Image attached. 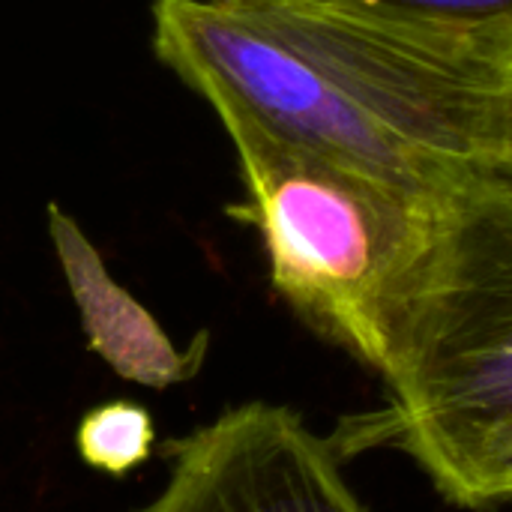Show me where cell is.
I'll return each instance as SVG.
<instances>
[{"label": "cell", "instance_id": "52a82bcc", "mask_svg": "<svg viewBox=\"0 0 512 512\" xmlns=\"http://www.w3.org/2000/svg\"><path fill=\"white\" fill-rule=\"evenodd\" d=\"M414 27L512 45V0H342Z\"/></svg>", "mask_w": 512, "mask_h": 512}, {"label": "cell", "instance_id": "9c48e42d", "mask_svg": "<svg viewBox=\"0 0 512 512\" xmlns=\"http://www.w3.org/2000/svg\"><path fill=\"white\" fill-rule=\"evenodd\" d=\"M501 498H504V501H512V471H510V477L504 480V492H501Z\"/></svg>", "mask_w": 512, "mask_h": 512}, {"label": "cell", "instance_id": "7a4b0ae2", "mask_svg": "<svg viewBox=\"0 0 512 512\" xmlns=\"http://www.w3.org/2000/svg\"><path fill=\"white\" fill-rule=\"evenodd\" d=\"M387 405L354 444L396 447L471 510L512 471V168L489 162L441 201L438 234L384 369Z\"/></svg>", "mask_w": 512, "mask_h": 512}, {"label": "cell", "instance_id": "5b68a950", "mask_svg": "<svg viewBox=\"0 0 512 512\" xmlns=\"http://www.w3.org/2000/svg\"><path fill=\"white\" fill-rule=\"evenodd\" d=\"M48 237L57 252L63 279L78 306L87 345L123 381L165 390L201 372L210 333L201 330L189 348H174L159 321L111 279L102 255L84 228L60 204H48Z\"/></svg>", "mask_w": 512, "mask_h": 512}, {"label": "cell", "instance_id": "8992f818", "mask_svg": "<svg viewBox=\"0 0 512 512\" xmlns=\"http://www.w3.org/2000/svg\"><path fill=\"white\" fill-rule=\"evenodd\" d=\"M75 444L90 468L108 477H126L153 456V417L147 408L126 399L96 405L81 417Z\"/></svg>", "mask_w": 512, "mask_h": 512}, {"label": "cell", "instance_id": "277c9868", "mask_svg": "<svg viewBox=\"0 0 512 512\" xmlns=\"http://www.w3.org/2000/svg\"><path fill=\"white\" fill-rule=\"evenodd\" d=\"M171 474L138 512H366L333 441L285 405L246 402L162 447Z\"/></svg>", "mask_w": 512, "mask_h": 512}, {"label": "cell", "instance_id": "3957f363", "mask_svg": "<svg viewBox=\"0 0 512 512\" xmlns=\"http://www.w3.org/2000/svg\"><path fill=\"white\" fill-rule=\"evenodd\" d=\"M207 105L246 192L231 216L258 231L276 294L309 330L384 375L444 195L297 144L231 102Z\"/></svg>", "mask_w": 512, "mask_h": 512}, {"label": "cell", "instance_id": "6da1fadb", "mask_svg": "<svg viewBox=\"0 0 512 512\" xmlns=\"http://www.w3.org/2000/svg\"><path fill=\"white\" fill-rule=\"evenodd\" d=\"M153 51L204 102L414 189L495 162L510 48L342 0H153Z\"/></svg>", "mask_w": 512, "mask_h": 512}, {"label": "cell", "instance_id": "ba28073f", "mask_svg": "<svg viewBox=\"0 0 512 512\" xmlns=\"http://www.w3.org/2000/svg\"><path fill=\"white\" fill-rule=\"evenodd\" d=\"M495 162L512 168V48L504 69V87H501V105H498V144H495Z\"/></svg>", "mask_w": 512, "mask_h": 512}]
</instances>
